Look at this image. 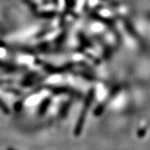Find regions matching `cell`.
I'll use <instances>...</instances> for the list:
<instances>
[{"instance_id": "6da1fadb", "label": "cell", "mask_w": 150, "mask_h": 150, "mask_svg": "<svg viewBox=\"0 0 150 150\" xmlns=\"http://www.w3.org/2000/svg\"><path fill=\"white\" fill-rule=\"evenodd\" d=\"M94 96H95V91H94L93 89H91L88 92L87 97H86V101L84 103L83 108H82V111L80 113V116L78 119V121H77V124L76 125V127H75L74 133L76 136H79L81 133V132H82L83 125L85 124V121H86V115H87L86 114H87V111L88 110V108H90L91 104H92Z\"/></svg>"}, {"instance_id": "7a4b0ae2", "label": "cell", "mask_w": 150, "mask_h": 150, "mask_svg": "<svg viewBox=\"0 0 150 150\" xmlns=\"http://www.w3.org/2000/svg\"><path fill=\"white\" fill-rule=\"evenodd\" d=\"M49 104H50V99H46L45 101L42 103V105H40V109H39V113H40V114L44 113L46 110V108H47L48 107V105H49Z\"/></svg>"}, {"instance_id": "3957f363", "label": "cell", "mask_w": 150, "mask_h": 150, "mask_svg": "<svg viewBox=\"0 0 150 150\" xmlns=\"http://www.w3.org/2000/svg\"><path fill=\"white\" fill-rule=\"evenodd\" d=\"M9 150H15V149H10Z\"/></svg>"}]
</instances>
